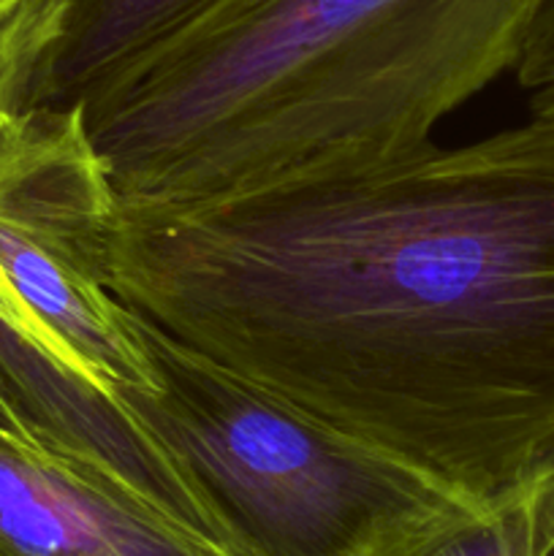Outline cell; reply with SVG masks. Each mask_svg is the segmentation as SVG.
I'll use <instances>...</instances> for the list:
<instances>
[{
	"mask_svg": "<svg viewBox=\"0 0 554 556\" xmlns=\"http://www.w3.org/2000/svg\"><path fill=\"white\" fill-rule=\"evenodd\" d=\"M538 0H215L92 81L119 201L188 204L367 172L511 71Z\"/></svg>",
	"mask_w": 554,
	"mask_h": 556,
	"instance_id": "7a4b0ae2",
	"label": "cell"
},
{
	"mask_svg": "<svg viewBox=\"0 0 554 556\" xmlns=\"http://www.w3.org/2000/svg\"><path fill=\"white\" fill-rule=\"evenodd\" d=\"M0 432H5V434H14V438H20V440H27V443H33V438H30V434H27V429L22 427V424H20V418H16L14 413H11V407L5 405V402H3V396H0Z\"/></svg>",
	"mask_w": 554,
	"mask_h": 556,
	"instance_id": "8fae6325",
	"label": "cell"
},
{
	"mask_svg": "<svg viewBox=\"0 0 554 556\" xmlns=\"http://www.w3.org/2000/svg\"><path fill=\"white\" fill-rule=\"evenodd\" d=\"M470 556H554V472L494 505Z\"/></svg>",
	"mask_w": 554,
	"mask_h": 556,
	"instance_id": "9c48e42d",
	"label": "cell"
},
{
	"mask_svg": "<svg viewBox=\"0 0 554 556\" xmlns=\"http://www.w3.org/2000/svg\"><path fill=\"white\" fill-rule=\"evenodd\" d=\"M0 3H3V0H0Z\"/></svg>",
	"mask_w": 554,
	"mask_h": 556,
	"instance_id": "7c38bea8",
	"label": "cell"
},
{
	"mask_svg": "<svg viewBox=\"0 0 554 556\" xmlns=\"http://www.w3.org/2000/svg\"><path fill=\"white\" fill-rule=\"evenodd\" d=\"M0 396L33 443L112 478L223 556L221 538L172 456L117 396L81 378L0 275Z\"/></svg>",
	"mask_w": 554,
	"mask_h": 556,
	"instance_id": "5b68a950",
	"label": "cell"
},
{
	"mask_svg": "<svg viewBox=\"0 0 554 556\" xmlns=\"http://www.w3.org/2000/svg\"><path fill=\"white\" fill-rule=\"evenodd\" d=\"M117 190L81 103H38L0 125V275L96 389L155 386L134 315L109 291Z\"/></svg>",
	"mask_w": 554,
	"mask_h": 556,
	"instance_id": "277c9868",
	"label": "cell"
},
{
	"mask_svg": "<svg viewBox=\"0 0 554 556\" xmlns=\"http://www.w3.org/2000/svg\"><path fill=\"white\" fill-rule=\"evenodd\" d=\"M65 11V0L0 3V125L41 103Z\"/></svg>",
	"mask_w": 554,
	"mask_h": 556,
	"instance_id": "ba28073f",
	"label": "cell"
},
{
	"mask_svg": "<svg viewBox=\"0 0 554 556\" xmlns=\"http://www.w3.org/2000/svg\"><path fill=\"white\" fill-rule=\"evenodd\" d=\"M134 315L155 386L114 391L226 556H411L476 505Z\"/></svg>",
	"mask_w": 554,
	"mask_h": 556,
	"instance_id": "3957f363",
	"label": "cell"
},
{
	"mask_svg": "<svg viewBox=\"0 0 554 556\" xmlns=\"http://www.w3.org/2000/svg\"><path fill=\"white\" fill-rule=\"evenodd\" d=\"M0 556H223L81 462L0 432Z\"/></svg>",
	"mask_w": 554,
	"mask_h": 556,
	"instance_id": "8992f818",
	"label": "cell"
},
{
	"mask_svg": "<svg viewBox=\"0 0 554 556\" xmlns=\"http://www.w3.org/2000/svg\"><path fill=\"white\" fill-rule=\"evenodd\" d=\"M514 71L527 92L530 119L554 125V0L536 3Z\"/></svg>",
	"mask_w": 554,
	"mask_h": 556,
	"instance_id": "30bf717a",
	"label": "cell"
},
{
	"mask_svg": "<svg viewBox=\"0 0 554 556\" xmlns=\"http://www.w3.org/2000/svg\"><path fill=\"white\" fill-rule=\"evenodd\" d=\"M58 43L41 103L71 106L106 71L141 52L215 0H65Z\"/></svg>",
	"mask_w": 554,
	"mask_h": 556,
	"instance_id": "52a82bcc",
	"label": "cell"
},
{
	"mask_svg": "<svg viewBox=\"0 0 554 556\" xmlns=\"http://www.w3.org/2000/svg\"><path fill=\"white\" fill-rule=\"evenodd\" d=\"M106 280L476 508L554 472V125L255 193L117 201Z\"/></svg>",
	"mask_w": 554,
	"mask_h": 556,
	"instance_id": "6da1fadb",
	"label": "cell"
}]
</instances>
